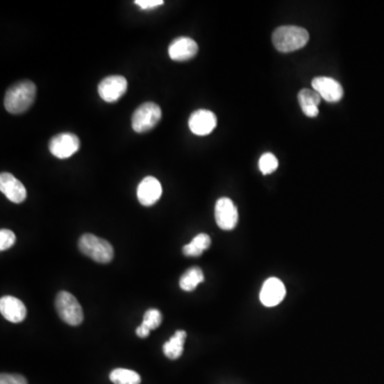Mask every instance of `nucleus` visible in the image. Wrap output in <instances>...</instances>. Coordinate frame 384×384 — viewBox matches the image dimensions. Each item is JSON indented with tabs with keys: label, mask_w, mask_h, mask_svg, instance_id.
<instances>
[{
	"label": "nucleus",
	"mask_w": 384,
	"mask_h": 384,
	"mask_svg": "<svg viewBox=\"0 0 384 384\" xmlns=\"http://www.w3.org/2000/svg\"><path fill=\"white\" fill-rule=\"evenodd\" d=\"M35 95L37 87L33 81H19L8 89L3 104L8 112L12 115H21L33 106Z\"/></svg>",
	"instance_id": "nucleus-1"
},
{
	"label": "nucleus",
	"mask_w": 384,
	"mask_h": 384,
	"mask_svg": "<svg viewBox=\"0 0 384 384\" xmlns=\"http://www.w3.org/2000/svg\"><path fill=\"white\" fill-rule=\"evenodd\" d=\"M310 35L304 28L298 26H282L272 35V43L281 53H292L301 49L308 44Z\"/></svg>",
	"instance_id": "nucleus-2"
},
{
	"label": "nucleus",
	"mask_w": 384,
	"mask_h": 384,
	"mask_svg": "<svg viewBox=\"0 0 384 384\" xmlns=\"http://www.w3.org/2000/svg\"><path fill=\"white\" fill-rule=\"evenodd\" d=\"M81 253L99 264H108L115 256L110 242L93 234H85L78 242Z\"/></svg>",
	"instance_id": "nucleus-3"
},
{
	"label": "nucleus",
	"mask_w": 384,
	"mask_h": 384,
	"mask_svg": "<svg viewBox=\"0 0 384 384\" xmlns=\"http://www.w3.org/2000/svg\"><path fill=\"white\" fill-rule=\"evenodd\" d=\"M56 310L63 322L71 326H78L83 322V312L79 302L73 294L60 292L56 298Z\"/></svg>",
	"instance_id": "nucleus-4"
},
{
	"label": "nucleus",
	"mask_w": 384,
	"mask_h": 384,
	"mask_svg": "<svg viewBox=\"0 0 384 384\" xmlns=\"http://www.w3.org/2000/svg\"><path fill=\"white\" fill-rule=\"evenodd\" d=\"M161 119L160 107L155 103H144L135 110L131 117V127L138 134L154 128Z\"/></svg>",
	"instance_id": "nucleus-5"
},
{
	"label": "nucleus",
	"mask_w": 384,
	"mask_h": 384,
	"mask_svg": "<svg viewBox=\"0 0 384 384\" xmlns=\"http://www.w3.org/2000/svg\"><path fill=\"white\" fill-rule=\"evenodd\" d=\"M81 147V140L72 133H61L56 135L49 141V152L59 159H67L73 156Z\"/></svg>",
	"instance_id": "nucleus-6"
},
{
	"label": "nucleus",
	"mask_w": 384,
	"mask_h": 384,
	"mask_svg": "<svg viewBox=\"0 0 384 384\" xmlns=\"http://www.w3.org/2000/svg\"><path fill=\"white\" fill-rule=\"evenodd\" d=\"M215 219L221 230L231 231L236 228L238 222L237 208L231 199L221 198L215 206Z\"/></svg>",
	"instance_id": "nucleus-7"
},
{
	"label": "nucleus",
	"mask_w": 384,
	"mask_h": 384,
	"mask_svg": "<svg viewBox=\"0 0 384 384\" xmlns=\"http://www.w3.org/2000/svg\"><path fill=\"white\" fill-rule=\"evenodd\" d=\"M127 81L120 75L106 77L99 83V94L107 103L119 101L126 93Z\"/></svg>",
	"instance_id": "nucleus-8"
},
{
	"label": "nucleus",
	"mask_w": 384,
	"mask_h": 384,
	"mask_svg": "<svg viewBox=\"0 0 384 384\" xmlns=\"http://www.w3.org/2000/svg\"><path fill=\"white\" fill-rule=\"evenodd\" d=\"M312 87L328 103H337L344 95L341 83L331 77H316L312 81Z\"/></svg>",
	"instance_id": "nucleus-9"
},
{
	"label": "nucleus",
	"mask_w": 384,
	"mask_h": 384,
	"mask_svg": "<svg viewBox=\"0 0 384 384\" xmlns=\"http://www.w3.org/2000/svg\"><path fill=\"white\" fill-rule=\"evenodd\" d=\"M217 126V117L206 109L194 111L189 119V128L197 136L210 135Z\"/></svg>",
	"instance_id": "nucleus-10"
},
{
	"label": "nucleus",
	"mask_w": 384,
	"mask_h": 384,
	"mask_svg": "<svg viewBox=\"0 0 384 384\" xmlns=\"http://www.w3.org/2000/svg\"><path fill=\"white\" fill-rule=\"evenodd\" d=\"M285 294L286 290L283 282L278 278H269L265 281L260 290V300L265 306L272 308L283 301Z\"/></svg>",
	"instance_id": "nucleus-11"
},
{
	"label": "nucleus",
	"mask_w": 384,
	"mask_h": 384,
	"mask_svg": "<svg viewBox=\"0 0 384 384\" xmlns=\"http://www.w3.org/2000/svg\"><path fill=\"white\" fill-rule=\"evenodd\" d=\"M0 190L11 202L23 203L27 198L25 186L11 173H1L0 175Z\"/></svg>",
	"instance_id": "nucleus-12"
},
{
	"label": "nucleus",
	"mask_w": 384,
	"mask_h": 384,
	"mask_svg": "<svg viewBox=\"0 0 384 384\" xmlns=\"http://www.w3.org/2000/svg\"><path fill=\"white\" fill-rule=\"evenodd\" d=\"M198 51V44L196 41L190 37H177L170 44L168 51L172 60L183 62L196 57Z\"/></svg>",
	"instance_id": "nucleus-13"
},
{
	"label": "nucleus",
	"mask_w": 384,
	"mask_h": 384,
	"mask_svg": "<svg viewBox=\"0 0 384 384\" xmlns=\"http://www.w3.org/2000/svg\"><path fill=\"white\" fill-rule=\"evenodd\" d=\"M162 187L154 176H147L141 181L137 189V197L143 206H152L160 199Z\"/></svg>",
	"instance_id": "nucleus-14"
},
{
	"label": "nucleus",
	"mask_w": 384,
	"mask_h": 384,
	"mask_svg": "<svg viewBox=\"0 0 384 384\" xmlns=\"http://www.w3.org/2000/svg\"><path fill=\"white\" fill-rule=\"evenodd\" d=\"M0 312L8 322L13 324L23 322L27 315L25 304L13 296H5L0 299Z\"/></svg>",
	"instance_id": "nucleus-15"
},
{
	"label": "nucleus",
	"mask_w": 384,
	"mask_h": 384,
	"mask_svg": "<svg viewBox=\"0 0 384 384\" xmlns=\"http://www.w3.org/2000/svg\"><path fill=\"white\" fill-rule=\"evenodd\" d=\"M322 97L314 89H302L298 94L301 110L308 117H316L319 115L318 105L322 101Z\"/></svg>",
	"instance_id": "nucleus-16"
},
{
	"label": "nucleus",
	"mask_w": 384,
	"mask_h": 384,
	"mask_svg": "<svg viewBox=\"0 0 384 384\" xmlns=\"http://www.w3.org/2000/svg\"><path fill=\"white\" fill-rule=\"evenodd\" d=\"M186 336V332L183 330L175 332L174 335L167 343H165L164 348H162L165 356L170 360L178 359L184 351Z\"/></svg>",
	"instance_id": "nucleus-17"
},
{
	"label": "nucleus",
	"mask_w": 384,
	"mask_h": 384,
	"mask_svg": "<svg viewBox=\"0 0 384 384\" xmlns=\"http://www.w3.org/2000/svg\"><path fill=\"white\" fill-rule=\"evenodd\" d=\"M210 244H212V240L208 234H199L183 248V252L186 256L197 258L202 256L203 252L210 248Z\"/></svg>",
	"instance_id": "nucleus-18"
},
{
	"label": "nucleus",
	"mask_w": 384,
	"mask_h": 384,
	"mask_svg": "<svg viewBox=\"0 0 384 384\" xmlns=\"http://www.w3.org/2000/svg\"><path fill=\"white\" fill-rule=\"evenodd\" d=\"M202 282H204L202 270L199 267H192L183 274L180 280V286L185 292H192Z\"/></svg>",
	"instance_id": "nucleus-19"
},
{
	"label": "nucleus",
	"mask_w": 384,
	"mask_h": 384,
	"mask_svg": "<svg viewBox=\"0 0 384 384\" xmlns=\"http://www.w3.org/2000/svg\"><path fill=\"white\" fill-rule=\"evenodd\" d=\"M109 379L113 384H140L141 377L136 372L125 368H117L111 372Z\"/></svg>",
	"instance_id": "nucleus-20"
},
{
	"label": "nucleus",
	"mask_w": 384,
	"mask_h": 384,
	"mask_svg": "<svg viewBox=\"0 0 384 384\" xmlns=\"http://www.w3.org/2000/svg\"><path fill=\"white\" fill-rule=\"evenodd\" d=\"M278 158L272 153H265L258 161V168L262 174L268 175L274 173L278 169Z\"/></svg>",
	"instance_id": "nucleus-21"
},
{
	"label": "nucleus",
	"mask_w": 384,
	"mask_h": 384,
	"mask_svg": "<svg viewBox=\"0 0 384 384\" xmlns=\"http://www.w3.org/2000/svg\"><path fill=\"white\" fill-rule=\"evenodd\" d=\"M162 322V315L156 308H150L145 312L143 316L142 324H145L150 330H155L159 327Z\"/></svg>",
	"instance_id": "nucleus-22"
},
{
	"label": "nucleus",
	"mask_w": 384,
	"mask_h": 384,
	"mask_svg": "<svg viewBox=\"0 0 384 384\" xmlns=\"http://www.w3.org/2000/svg\"><path fill=\"white\" fill-rule=\"evenodd\" d=\"M15 244V234L12 231L3 228L0 231V250L6 251Z\"/></svg>",
	"instance_id": "nucleus-23"
},
{
	"label": "nucleus",
	"mask_w": 384,
	"mask_h": 384,
	"mask_svg": "<svg viewBox=\"0 0 384 384\" xmlns=\"http://www.w3.org/2000/svg\"><path fill=\"white\" fill-rule=\"evenodd\" d=\"M0 384H28L25 377L15 374H3L0 376Z\"/></svg>",
	"instance_id": "nucleus-24"
},
{
	"label": "nucleus",
	"mask_w": 384,
	"mask_h": 384,
	"mask_svg": "<svg viewBox=\"0 0 384 384\" xmlns=\"http://www.w3.org/2000/svg\"><path fill=\"white\" fill-rule=\"evenodd\" d=\"M164 0H136L135 5L139 6L141 9L151 10L164 5Z\"/></svg>",
	"instance_id": "nucleus-25"
},
{
	"label": "nucleus",
	"mask_w": 384,
	"mask_h": 384,
	"mask_svg": "<svg viewBox=\"0 0 384 384\" xmlns=\"http://www.w3.org/2000/svg\"><path fill=\"white\" fill-rule=\"evenodd\" d=\"M151 330L145 326V324H141L136 329V334L141 338H145L150 334Z\"/></svg>",
	"instance_id": "nucleus-26"
}]
</instances>
